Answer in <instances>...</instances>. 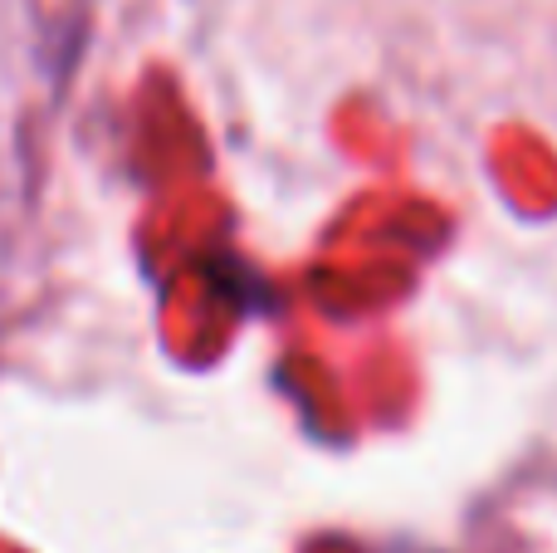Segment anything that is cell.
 Masks as SVG:
<instances>
[]
</instances>
